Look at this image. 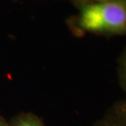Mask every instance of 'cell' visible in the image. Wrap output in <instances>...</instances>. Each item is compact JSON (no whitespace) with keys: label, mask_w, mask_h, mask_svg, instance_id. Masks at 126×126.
Here are the masks:
<instances>
[{"label":"cell","mask_w":126,"mask_h":126,"mask_svg":"<svg viewBox=\"0 0 126 126\" xmlns=\"http://www.w3.org/2000/svg\"><path fill=\"white\" fill-rule=\"evenodd\" d=\"M71 28L77 34L126 35V1L81 5Z\"/></svg>","instance_id":"1"},{"label":"cell","mask_w":126,"mask_h":126,"mask_svg":"<svg viewBox=\"0 0 126 126\" xmlns=\"http://www.w3.org/2000/svg\"><path fill=\"white\" fill-rule=\"evenodd\" d=\"M92 126H126V108L123 103L112 107Z\"/></svg>","instance_id":"2"},{"label":"cell","mask_w":126,"mask_h":126,"mask_svg":"<svg viewBox=\"0 0 126 126\" xmlns=\"http://www.w3.org/2000/svg\"><path fill=\"white\" fill-rule=\"evenodd\" d=\"M9 126H46L40 118L30 112H23L15 116L9 121Z\"/></svg>","instance_id":"3"},{"label":"cell","mask_w":126,"mask_h":126,"mask_svg":"<svg viewBox=\"0 0 126 126\" xmlns=\"http://www.w3.org/2000/svg\"><path fill=\"white\" fill-rule=\"evenodd\" d=\"M118 77H119L120 84L126 94V51L122 55L119 60Z\"/></svg>","instance_id":"4"},{"label":"cell","mask_w":126,"mask_h":126,"mask_svg":"<svg viewBox=\"0 0 126 126\" xmlns=\"http://www.w3.org/2000/svg\"><path fill=\"white\" fill-rule=\"evenodd\" d=\"M78 2L80 6L85 4L90 3H98V2H113V1H120V0H76Z\"/></svg>","instance_id":"5"},{"label":"cell","mask_w":126,"mask_h":126,"mask_svg":"<svg viewBox=\"0 0 126 126\" xmlns=\"http://www.w3.org/2000/svg\"><path fill=\"white\" fill-rule=\"evenodd\" d=\"M0 126H9V122H7L3 117L0 116Z\"/></svg>","instance_id":"6"},{"label":"cell","mask_w":126,"mask_h":126,"mask_svg":"<svg viewBox=\"0 0 126 126\" xmlns=\"http://www.w3.org/2000/svg\"><path fill=\"white\" fill-rule=\"evenodd\" d=\"M123 105H124L125 106V108H126V102L125 101V102H123Z\"/></svg>","instance_id":"7"}]
</instances>
